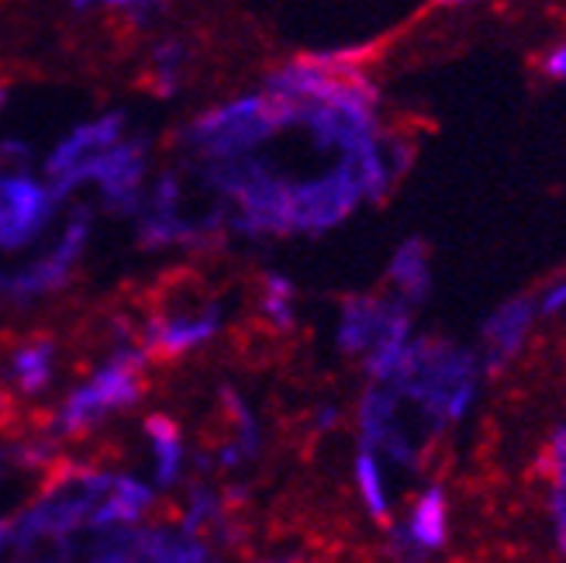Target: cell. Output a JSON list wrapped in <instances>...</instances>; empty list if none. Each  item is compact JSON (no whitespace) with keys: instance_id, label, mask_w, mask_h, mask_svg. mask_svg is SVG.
I'll return each mask as SVG.
<instances>
[{"instance_id":"cell-12","label":"cell","mask_w":566,"mask_h":563,"mask_svg":"<svg viewBox=\"0 0 566 563\" xmlns=\"http://www.w3.org/2000/svg\"><path fill=\"white\" fill-rule=\"evenodd\" d=\"M146 432H149L153 449H156V481L163 488H169L180 477V460H184L180 432L174 426V418H166V415H153L146 421Z\"/></svg>"},{"instance_id":"cell-13","label":"cell","mask_w":566,"mask_h":563,"mask_svg":"<svg viewBox=\"0 0 566 563\" xmlns=\"http://www.w3.org/2000/svg\"><path fill=\"white\" fill-rule=\"evenodd\" d=\"M52 356L55 346L52 343H28L14 353V377L21 384L24 394H42L52 380Z\"/></svg>"},{"instance_id":"cell-18","label":"cell","mask_w":566,"mask_h":563,"mask_svg":"<svg viewBox=\"0 0 566 563\" xmlns=\"http://www.w3.org/2000/svg\"><path fill=\"white\" fill-rule=\"evenodd\" d=\"M104 8H142V4H153V0H97Z\"/></svg>"},{"instance_id":"cell-11","label":"cell","mask_w":566,"mask_h":563,"mask_svg":"<svg viewBox=\"0 0 566 563\" xmlns=\"http://www.w3.org/2000/svg\"><path fill=\"white\" fill-rule=\"evenodd\" d=\"M122 132V118H104V122H94V125H83L80 132H73L66 143L52 153L49 159V174H66L76 166V156L80 153H87V149H97V146H107V143H115Z\"/></svg>"},{"instance_id":"cell-16","label":"cell","mask_w":566,"mask_h":563,"mask_svg":"<svg viewBox=\"0 0 566 563\" xmlns=\"http://www.w3.org/2000/svg\"><path fill=\"white\" fill-rule=\"evenodd\" d=\"M535 307H539V319H556L566 312V277L553 280V284L535 298Z\"/></svg>"},{"instance_id":"cell-14","label":"cell","mask_w":566,"mask_h":563,"mask_svg":"<svg viewBox=\"0 0 566 563\" xmlns=\"http://www.w3.org/2000/svg\"><path fill=\"white\" fill-rule=\"evenodd\" d=\"M549 470H553L549 515H553L556 546L566 556V449H549Z\"/></svg>"},{"instance_id":"cell-15","label":"cell","mask_w":566,"mask_h":563,"mask_svg":"<svg viewBox=\"0 0 566 563\" xmlns=\"http://www.w3.org/2000/svg\"><path fill=\"white\" fill-rule=\"evenodd\" d=\"M263 312L276 329L294 325V284L283 273L266 277V294H263Z\"/></svg>"},{"instance_id":"cell-24","label":"cell","mask_w":566,"mask_h":563,"mask_svg":"<svg viewBox=\"0 0 566 563\" xmlns=\"http://www.w3.org/2000/svg\"><path fill=\"white\" fill-rule=\"evenodd\" d=\"M0 543H4V525H0Z\"/></svg>"},{"instance_id":"cell-21","label":"cell","mask_w":566,"mask_h":563,"mask_svg":"<svg viewBox=\"0 0 566 563\" xmlns=\"http://www.w3.org/2000/svg\"><path fill=\"white\" fill-rule=\"evenodd\" d=\"M439 8H460V4H473V0H436Z\"/></svg>"},{"instance_id":"cell-3","label":"cell","mask_w":566,"mask_h":563,"mask_svg":"<svg viewBox=\"0 0 566 563\" xmlns=\"http://www.w3.org/2000/svg\"><path fill=\"white\" fill-rule=\"evenodd\" d=\"M363 197V187L353 174L349 159L322 180L291 187V229L322 232L343 221Z\"/></svg>"},{"instance_id":"cell-10","label":"cell","mask_w":566,"mask_h":563,"mask_svg":"<svg viewBox=\"0 0 566 563\" xmlns=\"http://www.w3.org/2000/svg\"><path fill=\"white\" fill-rule=\"evenodd\" d=\"M353 473H356V488H359L366 512H370L377 522H387L390 519V494H387V481H384L380 453H374L370 446H363L353 460Z\"/></svg>"},{"instance_id":"cell-22","label":"cell","mask_w":566,"mask_h":563,"mask_svg":"<svg viewBox=\"0 0 566 563\" xmlns=\"http://www.w3.org/2000/svg\"><path fill=\"white\" fill-rule=\"evenodd\" d=\"M91 4H97V0H73V8H76V11H83V8H91Z\"/></svg>"},{"instance_id":"cell-25","label":"cell","mask_w":566,"mask_h":563,"mask_svg":"<svg viewBox=\"0 0 566 563\" xmlns=\"http://www.w3.org/2000/svg\"><path fill=\"white\" fill-rule=\"evenodd\" d=\"M0 107H4V91H0Z\"/></svg>"},{"instance_id":"cell-8","label":"cell","mask_w":566,"mask_h":563,"mask_svg":"<svg viewBox=\"0 0 566 563\" xmlns=\"http://www.w3.org/2000/svg\"><path fill=\"white\" fill-rule=\"evenodd\" d=\"M394 301H377V298H353L343 307V319H338V350L343 353H370L377 335L384 332L390 319Z\"/></svg>"},{"instance_id":"cell-1","label":"cell","mask_w":566,"mask_h":563,"mask_svg":"<svg viewBox=\"0 0 566 563\" xmlns=\"http://www.w3.org/2000/svg\"><path fill=\"white\" fill-rule=\"evenodd\" d=\"M484 363L467 346L449 340H411L405 363L390 387L401 394V402H411L432 429L460 426L473 411Z\"/></svg>"},{"instance_id":"cell-20","label":"cell","mask_w":566,"mask_h":563,"mask_svg":"<svg viewBox=\"0 0 566 563\" xmlns=\"http://www.w3.org/2000/svg\"><path fill=\"white\" fill-rule=\"evenodd\" d=\"M549 449H566V421H563V426L553 432V442H549Z\"/></svg>"},{"instance_id":"cell-5","label":"cell","mask_w":566,"mask_h":563,"mask_svg":"<svg viewBox=\"0 0 566 563\" xmlns=\"http://www.w3.org/2000/svg\"><path fill=\"white\" fill-rule=\"evenodd\" d=\"M394 553L418 560L424 553H439L449 543V501L439 484L424 488L401 525L390 529Z\"/></svg>"},{"instance_id":"cell-23","label":"cell","mask_w":566,"mask_h":563,"mask_svg":"<svg viewBox=\"0 0 566 563\" xmlns=\"http://www.w3.org/2000/svg\"><path fill=\"white\" fill-rule=\"evenodd\" d=\"M0 411H4V394H0Z\"/></svg>"},{"instance_id":"cell-19","label":"cell","mask_w":566,"mask_h":563,"mask_svg":"<svg viewBox=\"0 0 566 563\" xmlns=\"http://www.w3.org/2000/svg\"><path fill=\"white\" fill-rule=\"evenodd\" d=\"M335 421H338V408H322V411H318V426H322V429H332Z\"/></svg>"},{"instance_id":"cell-17","label":"cell","mask_w":566,"mask_h":563,"mask_svg":"<svg viewBox=\"0 0 566 563\" xmlns=\"http://www.w3.org/2000/svg\"><path fill=\"white\" fill-rule=\"evenodd\" d=\"M543 70L553 76V80H566V42L563 45H556L549 55H546V63H543Z\"/></svg>"},{"instance_id":"cell-9","label":"cell","mask_w":566,"mask_h":563,"mask_svg":"<svg viewBox=\"0 0 566 563\" xmlns=\"http://www.w3.org/2000/svg\"><path fill=\"white\" fill-rule=\"evenodd\" d=\"M218 332V312H208L205 319H159L149 325V346L163 356H180L193 346L208 343Z\"/></svg>"},{"instance_id":"cell-4","label":"cell","mask_w":566,"mask_h":563,"mask_svg":"<svg viewBox=\"0 0 566 563\" xmlns=\"http://www.w3.org/2000/svg\"><path fill=\"white\" fill-rule=\"evenodd\" d=\"M535 319H539L535 298H512L494 307L488 322L480 325V363H484L488 374L504 371L525 350Z\"/></svg>"},{"instance_id":"cell-6","label":"cell","mask_w":566,"mask_h":563,"mask_svg":"<svg viewBox=\"0 0 566 563\" xmlns=\"http://www.w3.org/2000/svg\"><path fill=\"white\" fill-rule=\"evenodd\" d=\"M45 211H49V201L32 180H21V177L0 180V242H8V246L24 242L42 225Z\"/></svg>"},{"instance_id":"cell-7","label":"cell","mask_w":566,"mask_h":563,"mask_svg":"<svg viewBox=\"0 0 566 563\" xmlns=\"http://www.w3.org/2000/svg\"><path fill=\"white\" fill-rule=\"evenodd\" d=\"M387 280H390V288L401 304L418 307V304L429 301V294H432V257H429L424 239L411 236L394 249L390 267H387Z\"/></svg>"},{"instance_id":"cell-2","label":"cell","mask_w":566,"mask_h":563,"mask_svg":"<svg viewBox=\"0 0 566 563\" xmlns=\"http://www.w3.org/2000/svg\"><path fill=\"white\" fill-rule=\"evenodd\" d=\"M138 371H142V353H118L115 363H107L101 374H94L91 384H83L66 402V408L60 411V432L66 436L83 432L94 421H101L107 411L135 405L142 394Z\"/></svg>"}]
</instances>
